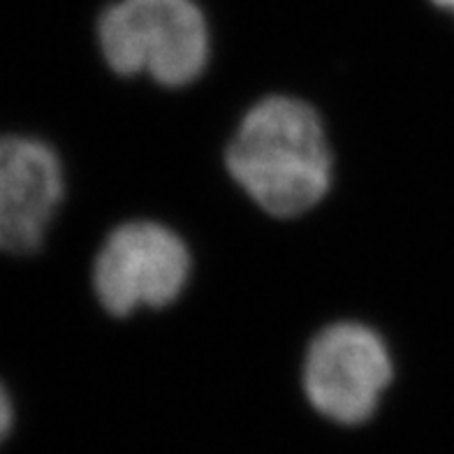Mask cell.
I'll return each mask as SVG.
<instances>
[{
    "label": "cell",
    "instance_id": "cell-4",
    "mask_svg": "<svg viewBox=\"0 0 454 454\" xmlns=\"http://www.w3.org/2000/svg\"><path fill=\"white\" fill-rule=\"evenodd\" d=\"M392 380V359L383 339L357 323L323 329L309 348L304 387L309 401L325 418L359 425L378 408Z\"/></svg>",
    "mask_w": 454,
    "mask_h": 454
},
{
    "label": "cell",
    "instance_id": "cell-1",
    "mask_svg": "<svg viewBox=\"0 0 454 454\" xmlns=\"http://www.w3.org/2000/svg\"><path fill=\"white\" fill-rule=\"evenodd\" d=\"M227 169L267 214L290 218L313 209L332 181L317 114L293 98L257 102L230 142Z\"/></svg>",
    "mask_w": 454,
    "mask_h": 454
},
{
    "label": "cell",
    "instance_id": "cell-7",
    "mask_svg": "<svg viewBox=\"0 0 454 454\" xmlns=\"http://www.w3.org/2000/svg\"><path fill=\"white\" fill-rule=\"evenodd\" d=\"M431 3L441 7V10H448V12L454 14V0H431Z\"/></svg>",
    "mask_w": 454,
    "mask_h": 454
},
{
    "label": "cell",
    "instance_id": "cell-6",
    "mask_svg": "<svg viewBox=\"0 0 454 454\" xmlns=\"http://www.w3.org/2000/svg\"><path fill=\"white\" fill-rule=\"evenodd\" d=\"M12 425H14L12 399H10V395H7L5 385L0 383V445L5 442L7 436H10Z\"/></svg>",
    "mask_w": 454,
    "mask_h": 454
},
{
    "label": "cell",
    "instance_id": "cell-3",
    "mask_svg": "<svg viewBox=\"0 0 454 454\" xmlns=\"http://www.w3.org/2000/svg\"><path fill=\"white\" fill-rule=\"evenodd\" d=\"M191 274L184 241L151 221L116 227L102 244L93 267L96 294L112 316L158 309L179 297Z\"/></svg>",
    "mask_w": 454,
    "mask_h": 454
},
{
    "label": "cell",
    "instance_id": "cell-2",
    "mask_svg": "<svg viewBox=\"0 0 454 454\" xmlns=\"http://www.w3.org/2000/svg\"><path fill=\"white\" fill-rule=\"evenodd\" d=\"M98 35L112 70L162 86L191 84L209 60V28L192 0H119Z\"/></svg>",
    "mask_w": 454,
    "mask_h": 454
},
{
    "label": "cell",
    "instance_id": "cell-5",
    "mask_svg": "<svg viewBox=\"0 0 454 454\" xmlns=\"http://www.w3.org/2000/svg\"><path fill=\"white\" fill-rule=\"evenodd\" d=\"M63 191V168L49 144L21 135L0 137V251L40 248Z\"/></svg>",
    "mask_w": 454,
    "mask_h": 454
}]
</instances>
